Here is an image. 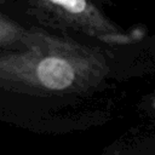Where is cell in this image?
Masks as SVG:
<instances>
[{
    "label": "cell",
    "mask_w": 155,
    "mask_h": 155,
    "mask_svg": "<svg viewBox=\"0 0 155 155\" xmlns=\"http://www.w3.org/2000/svg\"><path fill=\"white\" fill-rule=\"evenodd\" d=\"M28 28L19 25L0 13V48L2 51H17L24 46Z\"/></svg>",
    "instance_id": "obj_3"
},
{
    "label": "cell",
    "mask_w": 155,
    "mask_h": 155,
    "mask_svg": "<svg viewBox=\"0 0 155 155\" xmlns=\"http://www.w3.org/2000/svg\"><path fill=\"white\" fill-rule=\"evenodd\" d=\"M153 107L155 108V99H154V102H153Z\"/></svg>",
    "instance_id": "obj_4"
},
{
    "label": "cell",
    "mask_w": 155,
    "mask_h": 155,
    "mask_svg": "<svg viewBox=\"0 0 155 155\" xmlns=\"http://www.w3.org/2000/svg\"><path fill=\"white\" fill-rule=\"evenodd\" d=\"M25 6L28 15L50 28L79 31L108 44H128L133 39L86 0H33Z\"/></svg>",
    "instance_id": "obj_2"
},
{
    "label": "cell",
    "mask_w": 155,
    "mask_h": 155,
    "mask_svg": "<svg viewBox=\"0 0 155 155\" xmlns=\"http://www.w3.org/2000/svg\"><path fill=\"white\" fill-rule=\"evenodd\" d=\"M104 53L70 38L28 28L24 46L0 52V88L29 94H70L98 86L108 75Z\"/></svg>",
    "instance_id": "obj_1"
}]
</instances>
